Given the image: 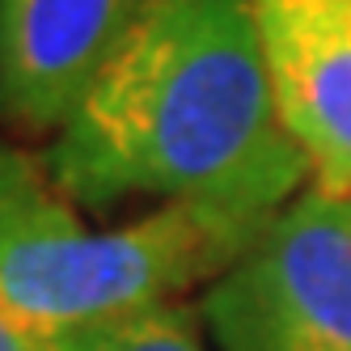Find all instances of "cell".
Listing matches in <instances>:
<instances>
[{
    "instance_id": "obj_5",
    "label": "cell",
    "mask_w": 351,
    "mask_h": 351,
    "mask_svg": "<svg viewBox=\"0 0 351 351\" xmlns=\"http://www.w3.org/2000/svg\"><path fill=\"white\" fill-rule=\"evenodd\" d=\"M136 13V0H0V123L60 132Z\"/></svg>"
},
{
    "instance_id": "obj_6",
    "label": "cell",
    "mask_w": 351,
    "mask_h": 351,
    "mask_svg": "<svg viewBox=\"0 0 351 351\" xmlns=\"http://www.w3.org/2000/svg\"><path fill=\"white\" fill-rule=\"evenodd\" d=\"M56 351H204V339H199V313L165 300L56 335Z\"/></svg>"
},
{
    "instance_id": "obj_7",
    "label": "cell",
    "mask_w": 351,
    "mask_h": 351,
    "mask_svg": "<svg viewBox=\"0 0 351 351\" xmlns=\"http://www.w3.org/2000/svg\"><path fill=\"white\" fill-rule=\"evenodd\" d=\"M0 351H56V339L30 330V326H21L17 317L0 309Z\"/></svg>"
},
{
    "instance_id": "obj_1",
    "label": "cell",
    "mask_w": 351,
    "mask_h": 351,
    "mask_svg": "<svg viewBox=\"0 0 351 351\" xmlns=\"http://www.w3.org/2000/svg\"><path fill=\"white\" fill-rule=\"evenodd\" d=\"M47 169L72 204H204L271 220L309 178L275 106L254 0H136Z\"/></svg>"
},
{
    "instance_id": "obj_2",
    "label": "cell",
    "mask_w": 351,
    "mask_h": 351,
    "mask_svg": "<svg viewBox=\"0 0 351 351\" xmlns=\"http://www.w3.org/2000/svg\"><path fill=\"white\" fill-rule=\"evenodd\" d=\"M271 220L161 204L132 224L93 233L51 178L47 157L0 140V309L56 339L165 305L195 284L220 280Z\"/></svg>"
},
{
    "instance_id": "obj_4",
    "label": "cell",
    "mask_w": 351,
    "mask_h": 351,
    "mask_svg": "<svg viewBox=\"0 0 351 351\" xmlns=\"http://www.w3.org/2000/svg\"><path fill=\"white\" fill-rule=\"evenodd\" d=\"M275 106L313 191L351 199V0H254Z\"/></svg>"
},
{
    "instance_id": "obj_3",
    "label": "cell",
    "mask_w": 351,
    "mask_h": 351,
    "mask_svg": "<svg viewBox=\"0 0 351 351\" xmlns=\"http://www.w3.org/2000/svg\"><path fill=\"white\" fill-rule=\"evenodd\" d=\"M220 351H351V199L300 195L199 300Z\"/></svg>"
}]
</instances>
